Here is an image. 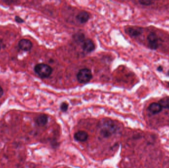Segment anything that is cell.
I'll use <instances>...</instances> for the list:
<instances>
[{
    "label": "cell",
    "instance_id": "cell-1",
    "mask_svg": "<svg viewBox=\"0 0 169 168\" xmlns=\"http://www.w3.org/2000/svg\"><path fill=\"white\" fill-rule=\"evenodd\" d=\"M118 126L116 122L110 119H105L99 124V135L104 139H108L116 134Z\"/></svg>",
    "mask_w": 169,
    "mask_h": 168
},
{
    "label": "cell",
    "instance_id": "cell-2",
    "mask_svg": "<svg viewBox=\"0 0 169 168\" xmlns=\"http://www.w3.org/2000/svg\"><path fill=\"white\" fill-rule=\"evenodd\" d=\"M34 71L37 74L42 78H47L51 75L53 69L51 67L45 64L36 65Z\"/></svg>",
    "mask_w": 169,
    "mask_h": 168
},
{
    "label": "cell",
    "instance_id": "cell-3",
    "mask_svg": "<svg viewBox=\"0 0 169 168\" xmlns=\"http://www.w3.org/2000/svg\"><path fill=\"white\" fill-rule=\"evenodd\" d=\"M78 81L81 83H87L92 78V73L88 69H83L80 70L77 75Z\"/></svg>",
    "mask_w": 169,
    "mask_h": 168
},
{
    "label": "cell",
    "instance_id": "cell-4",
    "mask_svg": "<svg viewBox=\"0 0 169 168\" xmlns=\"http://www.w3.org/2000/svg\"><path fill=\"white\" fill-rule=\"evenodd\" d=\"M158 37L154 33H151L147 37V41L148 42L149 47L152 49H157L158 44Z\"/></svg>",
    "mask_w": 169,
    "mask_h": 168
},
{
    "label": "cell",
    "instance_id": "cell-5",
    "mask_svg": "<svg viewBox=\"0 0 169 168\" xmlns=\"http://www.w3.org/2000/svg\"><path fill=\"white\" fill-rule=\"evenodd\" d=\"M19 48L25 51H29L32 48L33 44L31 41L27 39H22L19 41Z\"/></svg>",
    "mask_w": 169,
    "mask_h": 168
},
{
    "label": "cell",
    "instance_id": "cell-6",
    "mask_svg": "<svg viewBox=\"0 0 169 168\" xmlns=\"http://www.w3.org/2000/svg\"><path fill=\"white\" fill-rule=\"evenodd\" d=\"M83 49L87 52H91L95 49V45L91 39H87L84 41L82 46Z\"/></svg>",
    "mask_w": 169,
    "mask_h": 168
},
{
    "label": "cell",
    "instance_id": "cell-7",
    "mask_svg": "<svg viewBox=\"0 0 169 168\" xmlns=\"http://www.w3.org/2000/svg\"><path fill=\"white\" fill-rule=\"evenodd\" d=\"M74 137L76 141L80 142H84L88 139V134L85 131H78L74 134Z\"/></svg>",
    "mask_w": 169,
    "mask_h": 168
},
{
    "label": "cell",
    "instance_id": "cell-8",
    "mask_svg": "<svg viewBox=\"0 0 169 168\" xmlns=\"http://www.w3.org/2000/svg\"><path fill=\"white\" fill-rule=\"evenodd\" d=\"M126 32L131 37H137L142 34V30L140 28L129 27L126 29Z\"/></svg>",
    "mask_w": 169,
    "mask_h": 168
},
{
    "label": "cell",
    "instance_id": "cell-9",
    "mask_svg": "<svg viewBox=\"0 0 169 168\" xmlns=\"http://www.w3.org/2000/svg\"><path fill=\"white\" fill-rule=\"evenodd\" d=\"M48 122V117L45 114H41L36 117L35 122L39 127H43L46 125Z\"/></svg>",
    "mask_w": 169,
    "mask_h": 168
},
{
    "label": "cell",
    "instance_id": "cell-10",
    "mask_svg": "<svg viewBox=\"0 0 169 168\" xmlns=\"http://www.w3.org/2000/svg\"><path fill=\"white\" fill-rule=\"evenodd\" d=\"M76 18L79 22L82 23H86L87 22L90 18L89 13L85 11H82L78 14L76 16Z\"/></svg>",
    "mask_w": 169,
    "mask_h": 168
},
{
    "label": "cell",
    "instance_id": "cell-11",
    "mask_svg": "<svg viewBox=\"0 0 169 168\" xmlns=\"http://www.w3.org/2000/svg\"><path fill=\"white\" fill-rule=\"evenodd\" d=\"M148 110L152 114H155L161 112L162 110V107L159 103H153L149 106Z\"/></svg>",
    "mask_w": 169,
    "mask_h": 168
},
{
    "label": "cell",
    "instance_id": "cell-12",
    "mask_svg": "<svg viewBox=\"0 0 169 168\" xmlns=\"http://www.w3.org/2000/svg\"><path fill=\"white\" fill-rule=\"evenodd\" d=\"M159 104L164 109H169V98L165 97L159 101Z\"/></svg>",
    "mask_w": 169,
    "mask_h": 168
},
{
    "label": "cell",
    "instance_id": "cell-13",
    "mask_svg": "<svg viewBox=\"0 0 169 168\" xmlns=\"http://www.w3.org/2000/svg\"><path fill=\"white\" fill-rule=\"evenodd\" d=\"M74 39L77 41H83L84 40V35L81 34H81H76V36H74Z\"/></svg>",
    "mask_w": 169,
    "mask_h": 168
},
{
    "label": "cell",
    "instance_id": "cell-14",
    "mask_svg": "<svg viewBox=\"0 0 169 168\" xmlns=\"http://www.w3.org/2000/svg\"><path fill=\"white\" fill-rule=\"evenodd\" d=\"M141 5H152L153 3V2L151 1H148V0H142L140 1Z\"/></svg>",
    "mask_w": 169,
    "mask_h": 168
},
{
    "label": "cell",
    "instance_id": "cell-15",
    "mask_svg": "<svg viewBox=\"0 0 169 168\" xmlns=\"http://www.w3.org/2000/svg\"><path fill=\"white\" fill-rule=\"evenodd\" d=\"M68 108V104L66 103H62V105H60V109L63 112H66Z\"/></svg>",
    "mask_w": 169,
    "mask_h": 168
},
{
    "label": "cell",
    "instance_id": "cell-16",
    "mask_svg": "<svg viewBox=\"0 0 169 168\" xmlns=\"http://www.w3.org/2000/svg\"><path fill=\"white\" fill-rule=\"evenodd\" d=\"M15 20L19 23H22L24 22V20L22 18H21V17L17 16L15 17Z\"/></svg>",
    "mask_w": 169,
    "mask_h": 168
},
{
    "label": "cell",
    "instance_id": "cell-17",
    "mask_svg": "<svg viewBox=\"0 0 169 168\" xmlns=\"http://www.w3.org/2000/svg\"><path fill=\"white\" fill-rule=\"evenodd\" d=\"M3 90L1 87L0 86V98L2 97V96L3 95Z\"/></svg>",
    "mask_w": 169,
    "mask_h": 168
},
{
    "label": "cell",
    "instance_id": "cell-18",
    "mask_svg": "<svg viewBox=\"0 0 169 168\" xmlns=\"http://www.w3.org/2000/svg\"><path fill=\"white\" fill-rule=\"evenodd\" d=\"M157 70L159 71H161L163 70L162 67L159 66L158 68H157Z\"/></svg>",
    "mask_w": 169,
    "mask_h": 168
},
{
    "label": "cell",
    "instance_id": "cell-19",
    "mask_svg": "<svg viewBox=\"0 0 169 168\" xmlns=\"http://www.w3.org/2000/svg\"><path fill=\"white\" fill-rule=\"evenodd\" d=\"M168 75H169V72H168Z\"/></svg>",
    "mask_w": 169,
    "mask_h": 168
},
{
    "label": "cell",
    "instance_id": "cell-20",
    "mask_svg": "<svg viewBox=\"0 0 169 168\" xmlns=\"http://www.w3.org/2000/svg\"><path fill=\"white\" fill-rule=\"evenodd\" d=\"M168 85H169V83H168Z\"/></svg>",
    "mask_w": 169,
    "mask_h": 168
},
{
    "label": "cell",
    "instance_id": "cell-21",
    "mask_svg": "<svg viewBox=\"0 0 169 168\" xmlns=\"http://www.w3.org/2000/svg\"><path fill=\"white\" fill-rule=\"evenodd\" d=\"M0 50H1V46H0Z\"/></svg>",
    "mask_w": 169,
    "mask_h": 168
}]
</instances>
